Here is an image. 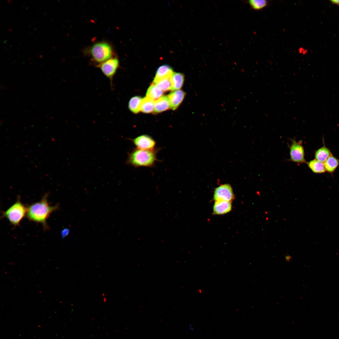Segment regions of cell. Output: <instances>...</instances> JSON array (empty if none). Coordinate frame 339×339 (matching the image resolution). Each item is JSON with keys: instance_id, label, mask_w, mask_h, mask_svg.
<instances>
[{"instance_id": "obj_1", "label": "cell", "mask_w": 339, "mask_h": 339, "mask_svg": "<svg viewBox=\"0 0 339 339\" xmlns=\"http://www.w3.org/2000/svg\"><path fill=\"white\" fill-rule=\"evenodd\" d=\"M48 195L49 193H46L40 201L28 206L26 214L30 221L41 224L45 230L48 229L47 219L52 212L59 208L58 204L50 205L48 201Z\"/></svg>"}, {"instance_id": "obj_2", "label": "cell", "mask_w": 339, "mask_h": 339, "mask_svg": "<svg viewBox=\"0 0 339 339\" xmlns=\"http://www.w3.org/2000/svg\"><path fill=\"white\" fill-rule=\"evenodd\" d=\"M159 151L156 148L153 150L135 148L128 153L127 163L135 167H153L159 161L157 158Z\"/></svg>"}, {"instance_id": "obj_3", "label": "cell", "mask_w": 339, "mask_h": 339, "mask_svg": "<svg viewBox=\"0 0 339 339\" xmlns=\"http://www.w3.org/2000/svg\"><path fill=\"white\" fill-rule=\"evenodd\" d=\"M85 52L95 66L115 56L112 46L104 41L95 43L86 49Z\"/></svg>"}, {"instance_id": "obj_4", "label": "cell", "mask_w": 339, "mask_h": 339, "mask_svg": "<svg viewBox=\"0 0 339 339\" xmlns=\"http://www.w3.org/2000/svg\"><path fill=\"white\" fill-rule=\"evenodd\" d=\"M27 207L21 202L19 198L7 210L3 212L2 218H7L14 226L19 225L20 222L26 214Z\"/></svg>"}, {"instance_id": "obj_5", "label": "cell", "mask_w": 339, "mask_h": 339, "mask_svg": "<svg viewBox=\"0 0 339 339\" xmlns=\"http://www.w3.org/2000/svg\"><path fill=\"white\" fill-rule=\"evenodd\" d=\"M120 66L119 60L116 56L96 66L110 81L111 86H113L114 76Z\"/></svg>"}, {"instance_id": "obj_6", "label": "cell", "mask_w": 339, "mask_h": 339, "mask_svg": "<svg viewBox=\"0 0 339 339\" xmlns=\"http://www.w3.org/2000/svg\"><path fill=\"white\" fill-rule=\"evenodd\" d=\"M234 198L233 189L229 184H222L217 187L214 191L213 199L215 201L231 202Z\"/></svg>"}, {"instance_id": "obj_7", "label": "cell", "mask_w": 339, "mask_h": 339, "mask_svg": "<svg viewBox=\"0 0 339 339\" xmlns=\"http://www.w3.org/2000/svg\"><path fill=\"white\" fill-rule=\"evenodd\" d=\"M289 160L298 164L306 163L304 158V148L301 143L297 142L294 139L292 140L290 147Z\"/></svg>"}, {"instance_id": "obj_8", "label": "cell", "mask_w": 339, "mask_h": 339, "mask_svg": "<svg viewBox=\"0 0 339 339\" xmlns=\"http://www.w3.org/2000/svg\"><path fill=\"white\" fill-rule=\"evenodd\" d=\"M136 148L143 150H153L155 149L156 142L151 136L143 134L132 139Z\"/></svg>"}, {"instance_id": "obj_9", "label": "cell", "mask_w": 339, "mask_h": 339, "mask_svg": "<svg viewBox=\"0 0 339 339\" xmlns=\"http://www.w3.org/2000/svg\"><path fill=\"white\" fill-rule=\"evenodd\" d=\"M173 69L170 66L163 65L157 69L153 80V83L165 79L170 78L174 73Z\"/></svg>"}, {"instance_id": "obj_10", "label": "cell", "mask_w": 339, "mask_h": 339, "mask_svg": "<svg viewBox=\"0 0 339 339\" xmlns=\"http://www.w3.org/2000/svg\"><path fill=\"white\" fill-rule=\"evenodd\" d=\"M185 93L182 90H177L170 93L168 98L170 108L173 110L177 108L183 101Z\"/></svg>"}, {"instance_id": "obj_11", "label": "cell", "mask_w": 339, "mask_h": 339, "mask_svg": "<svg viewBox=\"0 0 339 339\" xmlns=\"http://www.w3.org/2000/svg\"><path fill=\"white\" fill-rule=\"evenodd\" d=\"M231 202L224 201H215L213 206V213L223 215L230 212L232 209Z\"/></svg>"}, {"instance_id": "obj_12", "label": "cell", "mask_w": 339, "mask_h": 339, "mask_svg": "<svg viewBox=\"0 0 339 339\" xmlns=\"http://www.w3.org/2000/svg\"><path fill=\"white\" fill-rule=\"evenodd\" d=\"M170 79L171 83V90H177L181 88L183 85L184 76L182 73H174Z\"/></svg>"}, {"instance_id": "obj_13", "label": "cell", "mask_w": 339, "mask_h": 339, "mask_svg": "<svg viewBox=\"0 0 339 339\" xmlns=\"http://www.w3.org/2000/svg\"><path fill=\"white\" fill-rule=\"evenodd\" d=\"M169 108L170 106L167 96H162L155 101L154 111L155 113L166 110Z\"/></svg>"}, {"instance_id": "obj_14", "label": "cell", "mask_w": 339, "mask_h": 339, "mask_svg": "<svg viewBox=\"0 0 339 339\" xmlns=\"http://www.w3.org/2000/svg\"><path fill=\"white\" fill-rule=\"evenodd\" d=\"M163 93V91L157 85L153 83L148 88L147 93L146 96L153 100H156L161 96Z\"/></svg>"}, {"instance_id": "obj_15", "label": "cell", "mask_w": 339, "mask_h": 339, "mask_svg": "<svg viewBox=\"0 0 339 339\" xmlns=\"http://www.w3.org/2000/svg\"><path fill=\"white\" fill-rule=\"evenodd\" d=\"M331 155L330 150L325 146H324L316 151L315 153V159L324 163Z\"/></svg>"}, {"instance_id": "obj_16", "label": "cell", "mask_w": 339, "mask_h": 339, "mask_svg": "<svg viewBox=\"0 0 339 339\" xmlns=\"http://www.w3.org/2000/svg\"><path fill=\"white\" fill-rule=\"evenodd\" d=\"M142 98L138 96L132 97L128 104L129 110L132 113L137 114L141 110V105Z\"/></svg>"}, {"instance_id": "obj_17", "label": "cell", "mask_w": 339, "mask_h": 339, "mask_svg": "<svg viewBox=\"0 0 339 339\" xmlns=\"http://www.w3.org/2000/svg\"><path fill=\"white\" fill-rule=\"evenodd\" d=\"M309 168L315 173H322L326 171L324 164L315 159H313L307 163Z\"/></svg>"}, {"instance_id": "obj_18", "label": "cell", "mask_w": 339, "mask_h": 339, "mask_svg": "<svg viewBox=\"0 0 339 339\" xmlns=\"http://www.w3.org/2000/svg\"><path fill=\"white\" fill-rule=\"evenodd\" d=\"M155 101L152 99L146 96L142 99L141 110L144 113H148L154 111Z\"/></svg>"}, {"instance_id": "obj_19", "label": "cell", "mask_w": 339, "mask_h": 339, "mask_svg": "<svg viewBox=\"0 0 339 339\" xmlns=\"http://www.w3.org/2000/svg\"><path fill=\"white\" fill-rule=\"evenodd\" d=\"M326 171L329 173H333L339 164V161L332 154L324 162Z\"/></svg>"}, {"instance_id": "obj_20", "label": "cell", "mask_w": 339, "mask_h": 339, "mask_svg": "<svg viewBox=\"0 0 339 339\" xmlns=\"http://www.w3.org/2000/svg\"><path fill=\"white\" fill-rule=\"evenodd\" d=\"M248 3L251 8L255 10H260L266 7L268 1L266 0H250Z\"/></svg>"}, {"instance_id": "obj_21", "label": "cell", "mask_w": 339, "mask_h": 339, "mask_svg": "<svg viewBox=\"0 0 339 339\" xmlns=\"http://www.w3.org/2000/svg\"><path fill=\"white\" fill-rule=\"evenodd\" d=\"M170 78L164 79L154 84L157 85L163 91H168L171 89Z\"/></svg>"}, {"instance_id": "obj_22", "label": "cell", "mask_w": 339, "mask_h": 339, "mask_svg": "<svg viewBox=\"0 0 339 339\" xmlns=\"http://www.w3.org/2000/svg\"><path fill=\"white\" fill-rule=\"evenodd\" d=\"M69 230L67 229H65L63 230L62 233V236L65 237L69 233Z\"/></svg>"}, {"instance_id": "obj_23", "label": "cell", "mask_w": 339, "mask_h": 339, "mask_svg": "<svg viewBox=\"0 0 339 339\" xmlns=\"http://www.w3.org/2000/svg\"><path fill=\"white\" fill-rule=\"evenodd\" d=\"M285 259L287 261H290L292 258V257L289 255H286L285 257Z\"/></svg>"}, {"instance_id": "obj_24", "label": "cell", "mask_w": 339, "mask_h": 339, "mask_svg": "<svg viewBox=\"0 0 339 339\" xmlns=\"http://www.w3.org/2000/svg\"><path fill=\"white\" fill-rule=\"evenodd\" d=\"M331 1L332 3L339 5V0H332Z\"/></svg>"}, {"instance_id": "obj_25", "label": "cell", "mask_w": 339, "mask_h": 339, "mask_svg": "<svg viewBox=\"0 0 339 339\" xmlns=\"http://www.w3.org/2000/svg\"><path fill=\"white\" fill-rule=\"evenodd\" d=\"M189 327L190 328V329L191 330V329H192V330H193L192 327L191 326V325H190V326H189Z\"/></svg>"}]
</instances>
